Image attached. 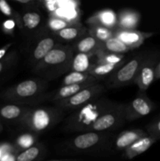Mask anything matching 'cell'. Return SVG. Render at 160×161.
<instances>
[{"label": "cell", "mask_w": 160, "mask_h": 161, "mask_svg": "<svg viewBox=\"0 0 160 161\" xmlns=\"http://www.w3.org/2000/svg\"><path fill=\"white\" fill-rule=\"evenodd\" d=\"M48 83L41 79H29L20 82L0 93V97L5 102L16 105L34 107L47 101Z\"/></svg>", "instance_id": "cell-1"}, {"label": "cell", "mask_w": 160, "mask_h": 161, "mask_svg": "<svg viewBox=\"0 0 160 161\" xmlns=\"http://www.w3.org/2000/svg\"><path fill=\"white\" fill-rule=\"evenodd\" d=\"M116 102L108 98L99 97L75 110L64 123L67 131L84 133L90 130L94 123L107 111L112 108Z\"/></svg>", "instance_id": "cell-2"}, {"label": "cell", "mask_w": 160, "mask_h": 161, "mask_svg": "<svg viewBox=\"0 0 160 161\" xmlns=\"http://www.w3.org/2000/svg\"><path fill=\"white\" fill-rule=\"evenodd\" d=\"M74 53L72 45L59 44L33 67V71L45 80H54L70 71Z\"/></svg>", "instance_id": "cell-3"}, {"label": "cell", "mask_w": 160, "mask_h": 161, "mask_svg": "<svg viewBox=\"0 0 160 161\" xmlns=\"http://www.w3.org/2000/svg\"><path fill=\"white\" fill-rule=\"evenodd\" d=\"M64 110L58 107H31L19 125L35 135L50 130L61 120Z\"/></svg>", "instance_id": "cell-4"}, {"label": "cell", "mask_w": 160, "mask_h": 161, "mask_svg": "<svg viewBox=\"0 0 160 161\" xmlns=\"http://www.w3.org/2000/svg\"><path fill=\"white\" fill-rule=\"evenodd\" d=\"M112 135L110 132L87 131L80 133L69 141L68 147L79 153L93 152L105 146L111 148Z\"/></svg>", "instance_id": "cell-5"}, {"label": "cell", "mask_w": 160, "mask_h": 161, "mask_svg": "<svg viewBox=\"0 0 160 161\" xmlns=\"http://www.w3.org/2000/svg\"><path fill=\"white\" fill-rule=\"evenodd\" d=\"M146 54L138 53L119 67L108 80L107 85L109 88H119L135 83L141 66Z\"/></svg>", "instance_id": "cell-6"}, {"label": "cell", "mask_w": 160, "mask_h": 161, "mask_svg": "<svg viewBox=\"0 0 160 161\" xmlns=\"http://www.w3.org/2000/svg\"><path fill=\"white\" fill-rule=\"evenodd\" d=\"M106 89L103 84L97 83L84 88L74 96L61 102H56L58 108L63 110H77L95 99L99 98Z\"/></svg>", "instance_id": "cell-7"}, {"label": "cell", "mask_w": 160, "mask_h": 161, "mask_svg": "<svg viewBox=\"0 0 160 161\" xmlns=\"http://www.w3.org/2000/svg\"><path fill=\"white\" fill-rule=\"evenodd\" d=\"M125 121V104L116 102L94 123L89 131L111 132L122 127Z\"/></svg>", "instance_id": "cell-8"}, {"label": "cell", "mask_w": 160, "mask_h": 161, "mask_svg": "<svg viewBox=\"0 0 160 161\" xmlns=\"http://www.w3.org/2000/svg\"><path fill=\"white\" fill-rule=\"evenodd\" d=\"M155 105L147 97L144 92H141L132 101L125 104V121H133L150 114Z\"/></svg>", "instance_id": "cell-9"}, {"label": "cell", "mask_w": 160, "mask_h": 161, "mask_svg": "<svg viewBox=\"0 0 160 161\" xmlns=\"http://www.w3.org/2000/svg\"><path fill=\"white\" fill-rule=\"evenodd\" d=\"M157 61L155 57L146 55L141 66L135 84L137 85L141 92H144L155 80V67Z\"/></svg>", "instance_id": "cell-10"}, {"label": "cell", "mask_w": 160, "mask_h": 161, "mask_svg": "<svg viewBox=\"0 0 160 161\" xmlns=\"http://www.w3.org/2000/svg\"><path fill=\"white\" fill-rule=\"evenodd\" d=\"M61 44L55 36H42L39 39L37 43L33 47L29 56V61L31 65L35 66L40 61H42L53 49Z\"/></svg>", "instance_id": "cell-11"}, {"label": "cell", "mask_w": 160, "mask_h": 161, "mask_svg": "<svg viewBox=\"0 0 160 161\" xmlns=\"http://www.w3.org/2000/svg\"><path fill=\"white\" fill-rule=\"evenodd\" d=\"M153 33L144 32L138 30H124L116 28L114 32V37L125 43L132 50L141 47L147 38L151 37Z\"/></svg>", "instance_id": "cell-12"}, {"label": "cell", "mask_w": 160, "mask_h": 161, "mask_svg": "<svg viewBox=\"0 0 160 161\" xmlns=\"http://www.w3.org/2000/svg\"><path fill=\"white\" fill-rule=\"evenodd\" d=\"M148 135V134L141 129H131L122 131L112 140L111 147L115 151H122L130 147L132 144L141 138Z\"/></svg>", "instance_id": "cell-13"}, {"label": "cell", "mask_w": 160, "mask_h": 161, "mask_svg": "<svg viewBox=\"0 0 160 161\" xmlns=\"http://www.w3.org/2000/svg\"><path fill=\"white\" fill-rule=\"evenodd\" d=\"M31 107L8 103L0 105V120L20 124Z\"/></svg>", "instance_id": "cell-14"}, {"label": "cell", "mask_w": 160, "mask_h": 161, "mask_svg": "<svg viewBox=\"0 0 160 161\" xmlns=\"http://www.w3.org/2000/svg\"><path fill=\"white\" fill-rule=\"evenodd\" d=\"M88 26H101L109 29L117 28L118 15L109 9H104L95 13L86 20Z\"/></svg>", "instance_id": "cell-15"}, {"label": "cell", "mask_w": 160, "mask_h": 161, "mask_svg": "<svg viewBox=\"0 0 160 161\" xmlns=\"http://www.w3.org/2000/svg\"><path fill=\"white\" fill-rule=\"evenodd\" d=\"M97 83H99V82H86V83H78V84L62 86L57 91L49 93L48 100L53 102L54 103L66 100V99L70 98L71 97L76 94L77 93L79 92L84 88L91 86L93 84H95Z\"/></svg>", "instance_id": "cell-16"}, {"label": "cell", "mask_w": 160, "mask_h": 161, "mask_svg": "<svg viewBox=\"0 0 160 161\" xmlns=\"http://www.w3.org/2000/svg\"><path fill=\"white\" fill-rule=\"evenodd\" d=\"M87 35V28L83 26L81 23L76 25H69L67 28H64L61 31H58L54 35L58 41L62 42H73V41L79 40L81 38L84 37Z\"/></svg>", "instance_id": "cell-17"}, {"label": "cell", "mask_w": 160, "mask_h": 161, "mask_svg": "<svg viewBox=\"0 0 160 161\" xmlns=\"http://www.w3.org/2000/svg\"><path fill=\"white\" fill-rule=\"evenodd\" d=\"M97 62V55L75 53L71 63L70 72H88Z\"/></svg>", "instance_id": "cell-18"}, {"label": "cell", "mask_w": 160, "mask_h": 161, "mask_svg": "<svg viewBox=\"0 0 160 161\" xmlns=\"http://www.w3.org/2000/svg\"><path fill=\"white\" fill-rule=\"evenodd\" d=\"M101 46L102 42L87 34L75 42L72 45V47L75 53L97 55V53L101 50Z\"/></svg>", "instance_id": "cell-19"}, {"label": "cell", "mask_w": 160, "mask_h": 161, "mask_svg": "<svg viewBox=\"0 0 160 161\" xmlns=\"http://www.w3.org/2000/svg\"><path fill=\"white\" fill-rule=\"evenodd\" d=\"M141 15L136 10L124 9L118 14L117 28L124 30H134L139 25Z\"/></svg>", "instance_id": "cell-20"}, {"label": "cell", "mask_w": 160, "mask_h": 161, "mask_svg": "<svg viewBox=\"0 0 160 161\" xmlns=\"http://www.w3.org/2000/svg\"><path fill=\"white\" fill-rule=\"evenodd\" d=\"M156 141L155 138L150 135L141 138L123 151V157L128 160L133 159L136 156L146 152Z\"/></svg>", "instance_id": "cell-21"}, {"label": "cell", "mask_w": 160, "mask_h": 161, "mask_svg": "<svg viewBox=\"0 0 160 161\" xmlns=\"http://www.w3.org/2000/svg\"><path fill=\"white\" fill-rule=\"evenodd\" d=\"M21 15L23 31H35L40 27L42 22V17L39 12L33 10L32 8L28 9Z\"/></svg>", "instance_id": "cell-22"}, {"label": "cell", "mask_w": 160, "mask_h": 161, "mask_svg": "<svg viewBox=\"0 0 160 161\" xmlns=\"http://www.w3.org/2000/svg\"><path fill=\"white\" fill-rule=\"evenodd\" d=\"M45 152L43 145L37 143L29 149L18 153L16 156V161H38L43 157Z\"/></svg>", "instance_id": "cell-23"}, {"label": "cell", "mask_w": 160, "mask_h": 161, "mask_svg": "<svg viewBox=\"0 0 160 161\" xmlns=\"http://www.w3.org/2000/svg\"><path fill=\"white\" fill-rule=\"evenodd\" d=\"M37 135L31 133V132L26 131L19 135L14 142L13 143V145L16 152L18 153L29 149L31 146L37 144Z\"/></svg>", "instance_id": "cell-24"}, {"label": "cell", "mask_w": 160, "mask_h": 161, "mask_svg": "<svg viewBox=\"0 0 160 161\" xmlns=\"http://www.w3.org/2000/svg\"><path fill=\"white\" fill-rule=\"evenodd\" d=\"M124 64V63H123ZM121 64H101V63H96L89 73L92 75L93 78L97 80H100L102 79L105 78L108 75H111V74L114 73L119 67L122 65Z\"/></svg>", "instance_id": "cell-25"}, {"label": "cell", "mask_w": 160, "mask_h": 161, "mask_svg": "<svg viewBox=\"0 0 160 161\" xmlns=\"http://www.w3.org/2000/svg\"><path fill=\"white\" fill-rule=\"evenodd\" d=\"M100 50L104 53L124 54L132 50L119 39H117L116 37H112L102 43Z\"/></svg>", "instance_id": "cell-26"}, {"label": "cell", "mask_w": 160, "mask_h": 161, "mask_svg": "<svg viewBox=\"0 0 160 161\" xmlns=\"http://www.w3.org/2000/svg\"><path fill=\"white\" fill-rule=\"evenodd\" d=\"M86 82H99L88 72H70L64 76L63 80V86H67L72 84L86 83Z\"/></svg>", "instance_id": "cell-27"}, {"label": "cell", "mask_w": 160, "mask_h": 161, "mask_svg": "<svg viewBox=\"0 0 160 161\" xmlns=\"http://www.w3.org/2000/svg\"><path fill=\"white\" fill-rule=\"evenodd\" d=\"M115 30L101 26H89L87 28V34L100 42H104L114 37Z\"/></svg>", "instance_id": "cell-28"}, {"label": "cell", "mask_w": 160, "mask_h": 161, "mask_svg": "<svg viewBox=\"0 0 160 161\" xmlns=\"http://www.w3.org/2000/svg\"><path fill=\"white\" fill-rule=\"evenodd\" d=\"M0 12L7 17L9 19H12L17 24V28L23 31V24H22L21 15L17 11L14 10L12 6L5 0H0Z\"/></svg>", "instance_id": "cell-29"}, {"label": "cell", "mask_w": 160, "mask_h": 161, "mask_svg": "<svg viewBox=\"0 0 160 161\" xmlns=\"http://www.w3.org/2000/svg\"><path fill=\"white\" fill-rule=\"evenodd\" d=\"M125 62V54H116V53H104L101 50L97 53V62L101 64H121Z\"/></svg>", "instance_id": "cell-30"}, {"label": "cell", "mask_w": 160, "mask_h": 161, "mask_svg": "<svg viewBox=\"0 0 160 161\" xmlns=\"http://www.w3.org/2000/svg\"><path fill=\"white\" fill-rule=\"evenodd\" d=\"M69 25H70L64 19L56 17H49L46 24H45V28L55 35L58 31L67 28Z\"/></svg>", "instance_id": "cell-31"}, {"label": "cell", "mask_w": 160, "mask_h": 161, "mask_svg": "<svg viewBox=\"0 0 160 161\" xmlns=\"http://www.w3.org/2000/svg\"><path fill=\"white\" fill-rule=\"evenodd\" d=\"M37 4L51 16L59 9L60 0H42L37 2Z\"/></svg>", "instance_id": "cell-32"}, {"label": "cell", "mask_w": 160, "mask_h": 161, "mask_svg": "<svg viewBox=\"0 0 160 161\" xmlns=\"http://www.w3.org/2000/svg\"><path fill=\"white\" fill-rule=\"evenodd\" d=\"M17 60V53L10 51L0 61V75L11 67Z\"/></svg>", "instance_id": "cell-33"}, {"label": "cell", "mask_w": 160, "mask_h": 161, "mask_svg": "<svg viewBox=\"0 0 160 161\" xmlns=\"http://www.w3.org/2000/svg\"><path fill=\"white\" fill-rule=\"evenodd\" d=\"M148 135L153 137L158 141L160 139V118L155 119L146 127Z\"/></svg>", "instance_id": "cell-34"}, {"label": "cell", "mask_w": 160, "mask_h": 161, "mask_svg": "<svg viewBox=\"0 0 160 161\" xmlns=\"http://www.w3.org/2000/svg\"><path fill=\"white\" fill-rule=\"evenodd\" d=\"M16 26H17V24L13 20L7 19L2 24V30L5 34L9 35V36H13Z\"/></svg>", "instance_id": "cell-35"}, {"label": "cell", "mask_w": 160, "mask_h": 161, "mask_svg": "<svg viewBox=\"0 0 160 161\" xmlns=\"http://www.w3.org/2000/svg\"><path fill=\"white\" fill-rule=\"evenodd\" d=\"M12 153L16 152L13 143L9 142H1L0 143V160L7 156L8 154H10Z\"/></svg>", "instance_id": "cell-36"}, {"label": "cell", "mask_w": 160, "mask_h": 161, "mask_svg": "<svg viewBox=\"0 0 160 161\" xmlns=\"http://www.w3.org/2000/svg\"><path fill=\"white\" fill-rule=\"evenodd\" d=\"M12 45H13V42H9V43L6 44V45H4L3 47L0 48V61H1V60L3 59L6 54H7L8 51L9 50L10 47H12Z\"/></svg>", "instance_id": "cell-37"}, {"label": "cell", "mask_w": 160, "mask_h": 161, "mask_svg": "<svg viewBox=\"0 0 160 161\" xmlns=\"http://www.w3.org/2000/svg\"><path fill=\"white\" fill-rule=\"evenodd\" d=\"M15 3H19L20 5H23V6H27V7H29L30 6H32L33 4H35L36 2L33 1V0H16Z\"/></svg>", "instance_id": "cell-38"}, {"label": "cell", "mask_w": 160, "mask_h": 161, "mask_svg": "<svg viewBox=\"0 0 160 161\" xmlns=\"http://www.w3.org/2000/svg\"><path fill=\"white\" fill-rule=\"evenodd\" d=\"M160 80V61H158L155 67V80Z\"/></svg>", "instance_id": "cell-39"}, {"label": "cell", "mask_w": 160, "mask_h": 161, "mask_svg": "<svg viewBox=\"0 0 160 161\" xmlns=\"http://www.w3.org/2000/svg\"><path fill=\"white\" fill-rule=\"evenodd\" d=\"M3 122L0 120V133L3 131Z\"/></svg>", "instance_id": "cell-40"}, {"label": "cell", "mask_w": 160, "mask_h": 161, "mask_svg": "<svg viewBox=\"0 0 160 161\" xmlns=\"http://www.w3.org/2000/svg\"><path fill=\"white\" fill-rule=\"evenodd\" d=\"M47 161H75L72 160H47Z\"/></svg>", "instance_id": "cell-41"}]
</instances>
